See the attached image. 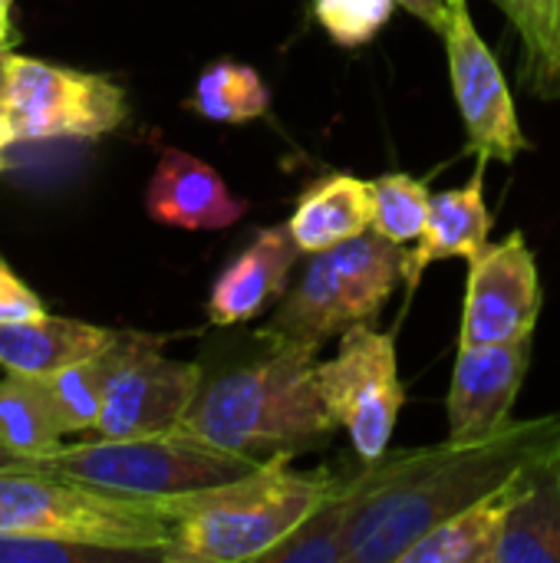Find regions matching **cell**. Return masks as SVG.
Returning a JSON list of instances; mask_svg holds the SVG:
<instances>
[{
  "label": "cell",
  "mask_w": 560,
  "mask_h": 563,
  "mask_svg": "<svg viewBox=\"0 0 560 563\" xmlns=\"http://www.w3.org/2000/svg\"><path fill=\"white\" fill-rule=\"evenodd\" d=\"M560 449V412L512 419L505 429L426 449L386 452L347 482V561L399 563L436 525L475 505Z\"/></svg>",
  "instance_id": "6da1fadb"
},
{
  "label": "cell",
  "mask_w": 560,
  "mask_h": 563,
  "mask_svg": "<svg viewBox=\"0 0 560 563\" xmlns=\"http://www.w3.org/2000/svg\"><path fill=\"white\" fill-rule=\"evenodd\" d=\"M314 353L307 343H267L261 360L205 379L182 429L254 459L327 445L337 422L320 396Z\"/></svg>",
  "instance_id": "7a4b0ae2"
},
{
  "label": "cell",
  "mask_w": 560,
  "mask_h": 563,
  "mask_svg": "<svg viewBox=\"0 0 560 563\" xmlns=\"http://www.w3.org/2000/svg\"><path fill=\"white\" fill-rule=\"evenodd\" d=\"M290 459L277 452L234 482L165 498L172 528L165 561H264L337 485L330 472H300Z\"/></svg>",
  "instance_id": "3957f363"
},
{
  "label": "cell",
  "mask_w": 560,
  "mask_h": 563,
  "mask_svg": "<svg viewBox=\"0 0 560 563\" xmlns=\"http://www.w3.org/2000/svg\"><path fill=\"white\" fill-rule=\"evenodd\" d=\"M0 531L106 544L142 561H165L172 534L165 498L102 492L36 465L0 472Z\"/></svg>",
  "instance_id": "277c9868"
},
{
  "label": "cell",
  "mask_w": 560,
  "mask_h": 563,
  "mask_svg": "<svg viewBox=\"0 0 560 563\" xmlns=\"http://www.w3.org/2000/svg\"><path fill=\"white\" fill-rule=\"evenodd\" d=\"M406 247L366 231L347 244L310 254L294 290L277 303L261 340L317 346L353 323H373L403 280Z\"/></svg>",
  "instance_id": "5b68a950"
},
{
  "label": "cell",
  "mask_w": 560,
  "mask_h": 563,
  "mask_svg": "<svg viewBox=\"0 0 560 563\" xmlns=\"http://www.w3.org/2000/svg\"><path fill=\"white\" fill-rule=\"evenodd\" d=\"M264 459L241 455L211 445L188 429L135 439H96L83 445H63L59 452L36 462V468L86 482L116 495L139 498H175L211 485L234 482L254 472Z\"/></svg>",
  "instance_id": "8992f818"
},
{
  "label": "cell",
  "mask_w": 560,
  "mask_h": 563,
  "mask_svg": "<svg viewBox=\"0 0 560 563\" xmlns=\"http://www.w3.org/2000/svg\"><path fill=\"white\" fill-rule=\"evenodd\" d=\"M0 112L17 142L99 139L129 119L125 89L106 73H86L33 56H10Z\"/></svg>",
  "instance_id": "52a82bcc"
},
{
  "label": "cell",
  "mask_w": 560,
  "mask_h": 563,
  "mask_svg": "<svg viewBox=\"0 0 560 563\" xmlns=\"http://www.w3.org/2000/svg\"><path fill=\"white\" fill-rule=\"evenodd\" d=\"M317 386L337 429L350 435L356 459L363 465L383 459L406 406L396 330L383 333L373 323L343 330L337 356L317 363Z\"/></svg>",
  "instance_id": "ba28073f"
},
{
  "label": "cell",
  "mask_w": 560,
  "mask_h": 563,
  "mask_svg": "<svg viewBox=\"0 0 560 563\" xmlns=\"http://www.w3.org/2000/svg\"><path fill=\"white\" fill-rule=\"evenodd\" d=\"M106 389L96 439L158 435L182 426L205 373L198 363L168 360L145 333H116L102 350Z\"/></svg>",
  "instance_id": "9c48e42d"
},
{
  "label": "cell",
  "mask_w": 560,
  "mask_h": 563,
  "mask_svg": "<svg viewBox=\"0 0 560 563\" xmlns=\"http://www.w3.org/2000/svg\"><path fill=\"white\" fill-rule=\"evenodd\" d=\"M449 79L459 115L469 132V148L479 162H505L512 165L521 152H528V135L518 122L515 96L495 59L492 46L482 40L469 0H449V23L442 30Z\"/></svg>",
  "instance_id": "30bf717a"
},
{
  "label": "cell",
  "mask_w": 560,
  "mask_h": 563,
  "mask_svg": "<svg viewBox=\"0 0 560 563\" xmlns=\"http://www.w3.org/2000/svg\"><path fill=\"white\" fill-rule=\"evenodd\" d=\"M541 317V277L525 231L469 257L459 346L531 340Z\"/></svg>",
  "instance_id": "8fae6325"
},
{
  "label": "cell",
  "mask_w": 560,
  "mask_h": 563,
  "mask_svg": "<svg viewBox=\"0 0 560 563\" xmlns=\"http://www.w3.org/2000/svg\"><path fill=\"white\" fill-rule=\"evenodd\" d=\"M531 340L459 346L449 389V439L472 442L512 422L515 402L528 379Z\"/></svg>",
  "instance_id": "7c38bea8"
},
{
  "label": "cell",
  "mask_w": 560,
  "mask_h": 563,
  "mask_svg": "<svg viewBox=\"0 0 560 563\" xmlns=\"http://www.w3.org/2000/svg\"><path fill=\"white\" fill-rule=\"evenodd\" d=\"M145 211L165 228L224 231L248 214V201L238 198L205 158L165 148L145 188Z\"/></svg>",
  "instance_id": "4fadbf2b"
},
{
  "label": "cell",
  "mask_w": 560,
  "mask_h": 563,
  "mask_svg": "<svg viewBox=\"0 0 560 563\" xmlns=\"http://www.w3.org/2000/svg\"><path fill=\"white\" fill-rule=\"evenodd\" d=\"M300 257L287 224L261 228L251 244L215 277L208 290V320L215 327H238L257 320L274 307L290 284V271Z\"/></svg>",
  "instance_id": "5bb4252c"
},
{
  "label": "cell",
  "mask_w": 560,
  "mask_h": 563,
  "mask_svg": "<svg viewBox=\"0 0 560 563\" xmlns=\"http://www.w3.org/2000/svg\"><path fill=\"white\" fill-rule=\"evenodd\" d=\"M485 165L488 162H479V168L472 172L465 185L432 195L426 231L416 241V247L406 251V264H403V284L409 294L419 287L422 274L432 264L452 261V257L469 261L488 244L495 218L485 205Z\"/></svg>",
  "instance_id": "9a60e30c"
},
{
  "label": "cell",
  "mask_w": 560,
  "mask_h": 563,
  "mask_svg": "<svg viewBox=\"0 0 560 563\" xmlns=\"http://www.w3.org/2000/svg\"><path fill=\"white\" fill-rule=\"evenodd\" d=\"M528 475L531 465L515 478H508L502 488L479 498L475 505L436 525L399 558V563H492L515 505L528 492Z\"/></svg>",
  "instance_id": "2e32d148"
},
{
  "label": "cell",
  "mask_w": 560,
  "mask_h": 563,
  "mask_svg": "<svg viewBox=\"0 0 560 563\" xmlns=\"http://www.w3.org/2000/svg\"><path fill=\"white\" fill-rule=\"evenodd\" d=\"M287 231L300 254H320L373 231V181L330 172L300 191Z\"/></svg>",
  "instance_id": "e0dca14e"
},
{
  "label": "cell",
  "mask_w": 560,
  "mask_h": 563,
  "mask_svg": "<svg viewBox=\"0 0 560 563\" xmlns=\"http://www.w3.org/2000/svg\"><path fill=\"white\" fill-rule=\"evenodd\" d=\"M116 336V330L66 320V317H30L0 323V366L20 376H50L69 363L89 360Z\"/></svg>",
  "instance_id": "ac0fdd59"
},
{
  "label": "cell",
  "mask_w": 560,
  "mask_h": 563,
  "mask_svg": "<svg viewBox=\"0 0 560 563\" xmlns=\"http://www.w3.org/2000/svg\"><path fill=\"white\" fill-rule=\"evenodd\" d=\"M492 563H560V449L531 465Z\"/></svg>",
  "instance_id": "d6986e66"
},
{
  "label": "cell",
  "mask_w": 560,
  "mask_h": 563,
  "mask_svg": "<svg viewBox=\"0 0 560 563\" xmlns=\"http://www.w3.org/2000/svg\"><path fill=\"white\" fill-rule=\"evenodd\" d=\"M63 422L40 376L7 373L0 379V442L26 462L63 449Z\"/></svg>",
  "instance_id": "ffe728a7"
},
{
  "label": "cell",
  "mask_w": 560,
  "mask_h": 563,
  "mask_svg": "<svg viewBox=\"0 0 560 563\" xmlns=\"http://www.w3.org/2000/svg\"><path fill=\"white\" fill-rule=\"evenodd\" d=\"M185 106L208 122L248 125L271 109V89L254 66L238 59H218L198 76L195 92Z\"/></svg>",
  "instance_id": "44dd1931"
},
{
  "label": "cell",
  "mask_w": 560,
  "mask_h": 563,
  "mask_svg": "<svg viewBox=\"0 0 560 563\" xmlns=\"http://www.w3.org/2000/svg\"><path fill=\"white\" fill-rule=\"evenodd\" d=\"M521 36L525 86L541 99H560V0H495Z\"/></svg>",
  "instance_id": "7402d4cb"
},
{
  "label": "cell",
  "mask_w": 560,
  "mask_h": 563,
  "mask_svg": "<svg viewBox=\"0 0 560 563\" xmlns=\"http://www.w3.org/2000/svg\"><path fill=\"white\" fill-rule=\"evenodd\" d=\"M347 518H350V492L347 482H337L323 495V501L277 548L267 551L264 563H350Z\"/></svg>",
  "instance_id": "603a6c76"
},
{
  "label": "cell",
  "mask_w": 560,
  "mask_h": 563,
  "mask_svg": "<svg viewBox=\"0 0 560 563\" xmlns=\"http://www.w3.org/2000/svg\"><path fill=\"white\" fill-rule=\"evenodd\" d=\"M432 208V191L422 178L389 172L373 181V231L393 244H413L422 238Z\"/></svg>",
  "instance_id": "cb8c5ba5"
},
{
  "label": "cell",
  "mask_w": 560,
  "mask_h": 563,
  "mask_svg": "<svg viewBox=\"0 0 560 563\" xmlns=\"http://www.w3.org/2000/svg\"><path fill=\"white\" fill-rule=\"evenodd\" d=\"M40 379H43L66 432H96L99 416H102V389H106L102 350L89 360L69 363Z\"/></svg>",
  "instance_id": "d4e9b609"
},
{
  "label": "cell",
  "mask_w": 560,
  "mask_h": 563,
  "mask_svg": "<svg viewBox=\"0 0 560 563\" xmlns=\"http://www.w3.org/2000/svg\"><path fill=\"white\" fill-rule=\"evenodd\" d=\"M106 561H142L132 551L89 544V541H66L46 534H23V531H0V563H106Z\"/></svg>",
  "instance_id": "484cf974"
},
{
  "label": "cell",
  "mask_w": 560,
  "mask_h": 563,
  "mask_svg": "<svg viewBox=\"0 0 560 563\" xmlns=\"http://www.w3.org/2000/svg\"><path fill=\"white\" fill-rule=\"evenodd\" d=\"M393 13L396 0H314L317 23L343 49H360L373 43L393 20Z\"/></svg>",
  "instance_id": "4316f807"
},
{
  "label": "cell",
  "mask_w": 560,
  "mask_h": 563,
  "mask_svg": "<svg viewBox=\"0 0 560 563\" xmlns=\"http://www.w3.org/2000/svg\"><path fill=\"white\" fill-rule=\"evenodd\" d=\"M43 313H46L43 300L0 261V323L30 320V317H43Z\"/></svg>",
  "instance_id": "83f0119b"
},
{
  "label": "cell",
  "mask_w": 560,
  "mask_h": 563,
  "mask_svg": "<svg viewBox=\"0 0 560 563\" xmlns=\"http://www.w3.org/2000/svg\"><path fill=\"white\" fill-rule=\"evenodd\" d=\"M399 7H406L416 20H422L429 30H436L442 36L446 23H449V0H396Z\"/></svg>",
  "instance_id": "f1b7e54d"
},
{
  "label": "cell",
  "mask_w": 560,
  "mask_h": 563,
  "mask_svg": "<svg viewBox=\"0 0 560 563\" xmlns=\"http://www.w3.org/2000/svg\"><path fill=\"white\" fill-rule=\"evenodd\" d=\"M17 142V135H13V125L7 122V115L0 112V172H3V152L10 148Z\"/></svg>",
  "instance_id": "f546056e"
},
{
  "label": "cell",
  "mask_w": 560,
  "mask_h": 563,
  "mask_svg": "<svg viewBox=\"0 0 560 563\" xmlns=\"http://www.w3.org/2000/svg\"><path fill=\"white\" fill-rule=\"evenodd\" d=\"M26 465H33V462L20 459L17 452H10V449L0 442V472H3V468H26Z\"/></svg>",
  "instance_id": "4dcf8cb0"
},
{
  "label": "cell",
  "mask_w": 560,
  "mask_h": 563,
  "mask_svg": "<svg viewBox=\"0 0 560 563\" xmlns=\"http://www.w3.org/2000/svg\"><path fill=\"white\" fill-rule=\"evenodd\" d=\"M10 40H0V99H3V82H7V66H10Z\"/></svg>",
  "instance_id": "1f68e13d"
},
{
  "label": "cell",
  "mask_w": 560,
  "mask_h": 563,
  "mask_svg": "<svg viewBox=\"0 0 560 563\" xmlns=\"http://www.w3.org/2000/svg\"><path fill=\"white\" fill-rule=\"evenodd\" d=\"M10 3L13 0H0V40H10Z\"/></svg>",
  "instance_id": "d6a6232c"
}]
</instances>
